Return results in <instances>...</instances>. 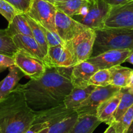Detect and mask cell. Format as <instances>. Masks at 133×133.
Segmentation results:
<instances>
[{
    "label": "cell",
    "mask_w": 133,
    "mask_h": 133,
    "mask_svg": "<svg viewBox=\"0 0 133 133\" xmlns=\"http://www.w3.org/2000/svg\"><path fill=\"white\" fill-rule=\"evenodd\" d=\"M72 67L47 66L38 80H31L17 87L22 90L29 106L35 112L51 109L64 104L66 96L74 88L71 80Z\"/></svg>",
    "instance_id": "cell-1"
},
{
    "label": "cell",
    "mask_w": 133,
    "mask_h": 133,
    "mask_svg": "<svg viewBox=\"0 0 133 133\" xmlns=\"http://www.w3.org/2000/svg\"><path fill=\"white\" fill-rule=\"evenodd\" d=\"M36 113L27 104L18 87L0 99V133H25L35 121Z\"/></svg>",
    "instance_id": "cell-2"
},
{
    "label": "cell",
    "mask_w": 133,
    "mask_h": 133,
    "mask_svg": "<svg viewBox=\"0 0 133 133\" xmlns=\"http://www.w3.org/2000/svg\"><path fill=\"white\" fill-rule=\"evenodd\" d=\"M96 37L91 57L109 50H133V29L103 28L96 31Z\"/></svg>",
    "instance_id": "cell-3"
},
{
    "label": "cell",
    "mask_w": 133,
    "mask_h": 133,
    "mask_svg": "<svg viewBox=\"0 0 133 133\" xmlns=\"http://www.w3.org/2000/svg\"><path fill=\"white\" fill-rule=\"evenodd\" d=\"M112 7L104 0H94L79 15L73 16L75 20L94 30L105 28V22Z\"/></svg>",
    "instance_id": "cell-4"
},
{
    "label": "cell",
    "mask_w": 133,
    "mask_h": 133,
    "mask_svg": "<svg viewBox=\"0 0 133 133\" xmlns=\"http://www.w3.org/2000/svg\"><path fill=\"white\" fill-rule=\"evenodd\" d=\"M96 37V30L88 28L72 40L65 43V46L72 56L74 65L88 61L90 58Z\"/></svg>",
    "instance_id": "cell-5"
},
{
    "label": "cell",
    "mask_w": 133,
    "mask_h": 133,
    "mask_svg": "<svg viewBox=\"0 0 133 133\" xmlns=\"http://www.w3.org/2000/svg\"><path fill=\"white\" fill-rule=\"evenodd\" d=\"M57 9L53 4L43 0H32L29 10L26 14L49 31L57 33L55 15Z\"/></svg>",
    "instance_id": "cell-6"
},
{
    "label": "cell",
    "mask_w": 133,
    "mask_h": 133,
    "mask_svg": "<svg viewBox=\"0 0 133 133\" xmlns=\"http://www.w3.org/2000/svg\"><path fill=\"white\" fill-rule=\"evenodd\" d=\"M120 89L119 87L112 85L104 87L96 86L90 96L75 111L79 116L86 114L96 116L99 106L103 102L119 92Z\"/></svg>",
    "instance_id": "cell-7"
},
{
    "label": "cell",
    "mask_w": 133,
    "mask_h": 133,
    "mask_svg": "<svg viewBox=\"0 0 133 133\" xmlns=\"http://www.w3.org/2000/svg\"><path fill=\"white\" fill-rule=\"evenodd\" d=\"M15 65L31 80H38L46 71L44 61L23 50H19L14 56Z\"/></svg>",
    "instance_id": "cell-8"
},
{
    "label": "cell",
    "mask_w": 133,
    "mask_h": 133,
    "mask_svg": "<svg viewBox=\"0 0 133 133\" xmlns=\"http://www.w3.org/2000/svg\"><path fill=\"white\" fill-rule=\"evenodd\" d=\"M105 28L133 29V1L112 7L105 22Z\"/></svg>",
    "instance_id": "cell-9"
},
{
    "label": "cell",
    "mask_w": 133,
    "mask_h": 133,
    "mask_svg": "<svg viewBox=\"0 0 133 133\" xmlns=\"http://www.w3.org/2000/svg\"><path fill=\"white\" fill-rule=\"evenodd\" d=\"M55 27L58 35L65 43L88 29L72 17L58 10L55 15Z\"/></svg>",
    "instance_id": "cell-10"
},
{
    "label": "cell",
    "mask_w": 133,
    "mask_h": 133,
    "mask_svg": "<svg viewBox=\"0 0 133 133\" xmlns=\"http://www.w3.org/2000/svg\"><path fill=\"white\" fill-rule=\"evenodd\" d=\"M133 52V50H114L91 57L88 61L94 65L97 69H109L116 65H120L125 62V60Z\"/></svg>",
    "instance_id": "cell-11"
},
{
    "label": "cell",
    "mask_w": 133,
    "mask_h": 133,
    "mask_svg": "<svg viewBox=\"0 0 133 133\" xmlns=\"http://www.w3.org/2000/svg\"><path fill=\"white\" fill-rule=\"evenodd\" d=\"M44 61L47 66L51 67L71 68L74 66L72 56L65 45L49 47Z\"/></svg>",
    "instance_id": "cell-12"
},
{
    "label": "cell",
    "mask_w": 133,
    "mask_h": 133,
    "mask_svg": "<svg viewBox=\"0 0 133 133\" xmlns=\"http://www.w3.org/2000/svg\"><path fill=\"white\" fill-rule=\"evenodd\" d=\"M98 70L94 65L88 61L74 65L71 73V80L73 86L81 88L88 87L91 77Z\"/></svg>",
    "instance_id": "cell-13"
},
{
    "label": "cell",
    "mask_w": 133,
    "mask_h": 133,
    "mask_svg": "<svg viewBox=\"0 0 133 133\" xmlns=\"http://www.w3.org/2000/svg\"><path fill=\"white\" fill-rule=\"evenodd\" d=\"M122 96V93L120 89L119 92L107 99L99 106L96 116L101 123H105L109 126L112 125L114 121V116L120 102Z\"/></svg>",
    "instance_id": "cell-14"
},
{
    "label": "cell",
    "mask_w": 133,
    "mask_h": 133,
    "mask_svg": "<svg viewBox=\"0 0 133 133\" xmlns=\"http://www.w3.org/2000/svg\"><path fill=\"white\" fill-rule=\"evenodd\" d=\"M12 39L18 50L24 51L44 61L45 54L33 37L27 35H16L12 37Z\"/></svg>",
    "instance_id": "cell-15"
},
{
    "label": "cell",
    "mask_w": 133,
    "mask_h": 133,
    "mask_svg": "<svg viewBox=\"0 0 133 133\" xmlns=\"http://www.w3.org/2000/svg\"><path fill=\"white\" fill-rule=\"evenodd\" d=\"M9 74L0 81V99L9 95L15 89L21 79L25 76L23 72L16 66L13 65L9 68Z\"/></svg>",
    "instance_id": "cell-16"
},
{
    "label": "cell",
    "mask_w": 133,
    "mask_h": 133,
    "mask_svg": "<svg viewBox=\"0 0 133 133\" xmlns=\"http://www.w3.org/2000/svg\"><path fill=\"white\" fill-rule=\"evenodd\" d=\"M96 87V86L92 85H89L84 88L74 87L71 92L65 98L64 104L67 109L75 110L90 96Z\"/></svg>",
    "instance_id": "cell-17"
},
{
    "label": "cell",
    "mask_w": 133,
    "mask_h": 133,
    "mask_svg": "<svg viewBox=\"0 0 133 133\" xmlns=\"http://www.w3.org/2000/svg\"><path fill=\"white\" fill-rule=\"evenodd\" d=\"M101 123L94 115H80L76 123L68 133H93Z\"/></svg>",
    "instance_id": "cell-18"
},
{
    "label": "cell",
    "mask_w": 133,
    "mask_h": 133,
    "mask_svg": "<svg viewBox=\"0 0 133 133\" xmlns=\"http://www.w3.org/2000/svg\"><path fill=\"white\" fill-rule=\"evenodd\" d=\"M132 69L116 65L109 69L110 72V84L119 88L128 87L132 72Z\"/></svg>",
    "instance_id": "cell-19"
},
{
    "label": "cell",
    "mask_w": 133,
    "mask_h": 133,
    "mask_svg": "<svg viewBox=\"0 0 133 133\" xmlns=\"http://www.w3.org/2000/svg\"><path fill=\"white\" fill-rule=\"evenodd\" d=\"M91 0H63L55 4L58 10L70 16L79 15L90 4Z\"/></svg>",
    "instance_id": "cell-20"
},
{
    "label": "cell",
    "mask_w": 133,
    "mask_h": 133,
    "mask_svg": "<svg viewBox=\"0 0 133 133\" xmlns=\"http://www.w3.org/2000/svg\"><path fill=\"white\" fill-rule=\"evenodd\" d=\"M6 31L10 37L16 35H23L32 37V30L26 18L25 13L17 14L10 23H9Z\"/></svg>",
    "instance_id": "cell-21"
},
{
    "label": "cell",
    "mask_w": 133,
    "mask_h": 133,
    "mask_svg": "<svg viewBox=\"0 0 133 133\" xmlns=\"http://www.w3.org/2000/svg\"><path fill=\"white\" fill-rule=\"evenodd\" d=\"M121 91L122 93V96L114 116V123L118 121L127 112V110L133 105V89L127 87L125 88H121Z\"/></svg>",
    "instance_id": "cell-22"
},
{
    "label": "cell",
    "mask_w": 133,
    "mask_h": 133,
    "mask_svg": "<svg viewBox=\"0 0 133 133\" xmlns=\"http://www.w3.org/2000/svg\"><path fill=\"white\" fill-rule=\"evenodd\" d=\"M25 15L32 30V37L42 48L45 56H46L48 49H49V45L48 44L45 35L42 28V26L32 18H30L26 13H25Z\"/></svg>",
    "instance_id": "cell-23"
},
{
    "label": "cell",
    "mask_w": 133,
    "mask_h": 133,
    "mask_svg": "<svg viewBox=\"0 0 133 133\" xmlns=\"http://www.w3.org/2000/svg\"><path fill=\"white\" fill-rule=\"evenodd\" d=\"M78 117L79 115L75 112L49 126L48 133H68L76 123Z\"/></svg>",
    "instance_id": "cell-24"
},
{
    "label": "cell",
    "mask_w": 133,
    "mask_h": 133,
    "mask_svg": "<svg viewBox=\"0 0 133 133\" xmlns=\"http://www.w3.org/2000/svg\"><path fill=\"white\" fill-rule=\"evenodd\" d=\"M19 50L6 29H0V53L14 57Z\"/></svg>",
    "instance_id": "cell-25"
},
{
    "label": "cell",
    "mask_w": 133,
    "mask_h": 133,
    "mask_svg": "<svg viewBox=\"0 0 133 133\" xmlns=\"http://www.w3.org/2000/svg\"><path fill=\"white\" fill-rule=\"evenodd\" d=\"M133 121V105L116 122L112 123L116 133H126Z\"/></svg>",
    "instance_id": "cell-26"
},
{
    "label": "cell",
    "mask_w": 133,
    "mask_h": 133,
    "mask_svg": "<svg viewBox=\"0 0 133 133\" xmlns=\"http://www.w3.org/2000/svg\"><path fill=\"white\" fill-rule=\"evenodd\" d=\"M110 84V72L109 69H99L92 77L89 85L104 87Z\"/></svg>",
    "instance_id": "cell-27"
},
{
    "label": "cell",
    "mask_w": 133,
    "mask_h": 133,
    "mask_svg": "<svg viewBox=\"0 0 133 133\" xmlns=\"http://www.w3.org/2000/svg\"><path fill=\"white\" fill-rule=\"evenodd\" d=\"M22 13L17 10L13 5L5 0H0V14L9 23L12 21L17 14Z\"/></svg>",
    "instance_id": "cell-28"
},
{
    "label": "cell",
    "mask_w": 133,
    "mask_h": 133,
    "mask_svg": "<svg viewBox=\"0 0 133 133\" xmlns=\"http://www.w3.org/2000/svg\"><path fill=\"white\" fill-rule=\"evenodd\" d=\"M42 28L44 34L45 35V38H46L47 42H48V44L49 45V48L58 45H65V42L60 37L58 33L51 32V31H49L42 26Z\"/></svg>",
    "instance_id": "cell-29"
},
{
    "label": "cell",
    "mask_w": 133,
    "mask_h": 133,
    "mask_svg": "<svg viewBox=\"0 0 133 133\" xmlns=\"http://www.w3.org/2000/svg\"><path fill=\"white\" fill-rule=\"evenodd\" d=\"M22 13H27L29 10L32 0H5Z\"/></svg>",
    "instance_id": "cell-30"
},
{
    "label": "cell",
    "mask_w": 133,
    "mask_h": 133,
    "mask_svg": "<svg viewBox=\"0 0 133 133\" xmlns=\"http://www.w3.org/2000/svg\"><path fill=\"white\" fill-rule=\"evenodd\" d=\"M13 65H15L14 57L0 53V73Z\"/></svg>",
    "instance_id": "cell-31"
},
{
    "label": "cell",
    "mask_w": 133,
    "mask_h": 133,
    "mask_svg": "<svg viewBox=\"0 0 133 133\" xmlns=\"http://www.w3.org/2000/svg\"><path fill=\"white\" fill-rule=\"evenodd\" d=\"M104 1L107 3L111 7H115L126 3H127L128 0H104Z\"/></svg>",
    "instance_id": "cell-32"
},
{
    "label": "cell",
    "mask_w": 133,
    "mask_h": 133,
    "mask_svg": "<svg viewBox=\"0 0 133 133\" xmlns=\"http://www.w3.org/2000/svg\"><path fill=\"white\" fill-rule=\"evenodd\" d=\"M104 133H116L115 129H114V126L112 125H109V127L106 129Z\"/></svg>",
    "instance_id": "cell-33"
},
{
    "label": "cell",
    "mask_w": 133,
    "mask_h": 133,
    "mask_svg": "<svg viewBox=\"0 0 133 133\" xmlns=\"http://www.w3.org/2000/svg\"><path fill=\"white\" fill-rule=\"evenodd\" d=\"M125 62L130 63L133 65V52L130 54V56L127 57V59L125 60Z\"/></svg>",
    "instance_id": "cell-34"
},
{
    "label": "cell",
    "mask_w": 133,
    "mask_h": 133,
    "mask_svg": "<svg viewBox=\"0 0 133 133\" xmlns=\"http://www.w3.org/2000/svg\"><path fill=\"white\" fill-rule=\"evenodd\" d=\"M43 1H47V2L53 4V5H55L56 3H58V2H59V1H63V0H43Z\"/></svg>",
    "instance_id": "cell-35"
},
{
    "label": "cell",
    "mask_w": 133,
    "mask_h": 133,
    "mask_svg": "<svg viewBox=\"0 0 133 133\" xmlns=\"http://www.w3.org/2000/svg\"><path fill=\"white\" fill-rule=\"evenodd\" d=\"M128 87H131V88L133 89V70H132V75H131V80H130V82H129V84L128 86Z\"/></svg>",
    "instance_id": "cell-36"
},
{
    "label": "cell",
    "mask_w": 133,
    "mask_h": 133,
    "mask_svg": "<svg viewBox=\"0 0 133 133\" xmlns=\"http://www.w3.org/2000/svg\"><path fill=\"white\" fill-rule=\"evenodd\" d=\"M126 133H133V121L132 123H131V126H129V129L127 130V132Z\"/></svg>",
    "instance_id": "cell-37"
},
{
    "label": "cell",
    "mask_w": 133,
    "mask_h": 133,
    "mask_svg": "<svg viewBox=\"0 0 133 133\" xmlns=\"http://www.w3.org/2000/svg\"><path fill=\"white\" fill-rule=\"evenodd\" d=\"M48 129H49V128H46V129H44V130H42L41 132H40L39 133H48Z\"/></svg>",
    "instance_id": "cell-38"
},
{
    "label": "cell",
    "mask_w": 133,
    "mask_h": 133,
    "mask_svg": "<svg viewBox=\"0 0 133 133\" xmlns=\"http://www.w3.org/2000/svg\"><path fill=\"white\" fill-rule=\"evenodd\" d=\"M133 1V0H128V1H127V2H129V1Z\"/></svg>",
    "instance_id": "cell-39"
},
{
    "label": "cell",
    "mask_w": 133,
    "mask_h": 133,
    "mask_svg": "<svg viewBox=\"0 0 133 133\" xmlns=\"http://www.w3.org/2000/svg\"><path fill=\"white\" fill-rule=\"evenodd\" d=\"M91 1H94V0H91Z\"/></svg>",
    "instance_id": "cell-40"
},
{
    "label": "cell",
    "mask_w": 133,
    "mask_h": 133,
    "mask_svg": "<svg viewBox=\"0 0 133 133\" xmlns=\"http://www.w3.org/2000/svg\"><path fill=\"white\" fill-rule=\"evenodd\" d=\"M103 133H104V132H103Z\"/></svg>",
    "instance_id": "cell-41"
}]
</instances>
